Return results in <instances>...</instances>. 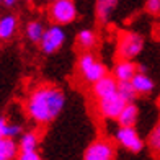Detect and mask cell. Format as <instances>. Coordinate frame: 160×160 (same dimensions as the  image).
<instances>
[{"instance_id":"cell-1","label":"cell","mask_w":160,"mask_h":160,"mask_svg":"<svg viewBox=\"0 0 160 160\" xmlns=\"http://www.w3.org/2000/svg\"><path fill=\"white\" fill-rule=\"evenodd\" d=\"M65 106L64 92L56 85L41 83L30 92L25 110L31 121L36 124H49L59 116Z\"/></svg>"},{"instance_id":"cell-2","label":"cell","mask_w":160,"mask_h":160,"mask_svg":"<svg viewBox=\"0 0 160 160\" xmlns=\"http://www.w3.org/2000/svg\"><path fill=\"white\" fill-rule=\"evenodd\" d=\"M77 70L80 78L85 83L93 85L95 82H98L100 78H103L105 75H108V69L106 65L98 61L92 52H82L77 59Z\"/></svg>"},{"instance_id":"cell-3","label":"cell","mask_w":160,"mask_h":160,"mask_svg":"<svg viewBox=\"0 0 160 160\" xmlns=\"http://www.w3.org/2000/svg\"><path fill=\"white\" fill-rule=\"evenodd\" d=\"M48 17L51 23L65 26L77 20L78 10L74 0H56V2H51L48 7Z\"/></svg>"},{"instance_id":"cell-4","label":"cell","mask_w":160,"mask_h":160,"mask_svg":"<svg viewBox=\"0 0 160 160\" xmlns=\"http://www.w3.org/2000/svg\"><path fill=\"white\" fill-rule=\"evenodd\" d=\"M144 36L136 31H124L119 34L118 44H116V54L119 59H131L137 57L144 49Z\"/></svg>"},{"instance_id":"cell-5","label":"cell","mask_w":160,"mask_h":160,"mask_svg":"<svg viewBox=\"0 0 160 160\" xmlns=\"http://www.w3.org/2000/svg\"><path fill=\"white\" fill-rule=\"evenodd\" d=\"M65 39H67V34H65L64 28L61 25H49L46 26V31L42 34V39L39 41V49L42 54L46 56H52L57 51H61L62 46L65 44Z\"/></svg>"},{"instance_id":"cell-6","label":"cell","mask_w":160,"mask_h":160,"mask_svg":"<svg viewBox=\"0 0 160 160\" xmlns=\"http://www.w3.org/2000/svg\"><path fill=\"white\" fill-rule=\"evenodd\" d=\"M114 141L121 147H124L129 152H134V154H139L145 145L136 126H119L114 131Z\"/></svg>"},{"instance_id":"cell-7","label":"cell","mask_w":160,"mask_h":160,"mask_svg":"<svg viewBox=\"0 0 160 160\" xmlns=\"http://www.w3.org/2000/svg\"><path fill=\"white\" fill-rule=\"evenodd\" d=\"M128 101L122 98L118 92L113 93L110 97H105L97 101V110L100 113L101 118L105 119H118V116L121 114V111L124 110Z\"/></svg>"},{"instance_id":"cell-8","label":"cell","mask_w":160,"mask_h":160,"mask_svg":"<svg viewBox=\"0 0 160 160\" xmlns=\"http://www.w3.org/2000/svg\"><path fill=\"white\" fill-rule=\"evenodd\" d=\"M116 149L111 141L108 139H95L83 152V160H114Z\"/></svg>"},{"instance_id":"cell-9","label":"cell","mask_w":160,"mask_h":160,"mask_svg":"<svg viewBox=\"0 0 160 160\" xmlns=\"http://www.w3.org/2000/svg\"><path fill=\"white\" fill-rule=\"evenodd\" d=\"M116 92H118V80L113 75H105L103 78H100L98 82H95L92 85V93L97 100L110 97Z\"/></svg>"},{"instance_id":"cell-10","label":"cell","mask_w":160,"mask_h":160,"mask_svg":"<svg viewBox=\"0 0 160 160\" xmlns=\"http://www.w3.org/2000/svg\"><path fill=\"white\" fill-rule=\"evenodd\" d=\"M136 72H137V65L131 59H118L116 64L113 65L111 75L118 82H129L136 75Z\"/></svg>"},{"instance_id":"cell-11","label":"cell","mask_w":160,"mask_h":160,"mask_svg":"<svg viewBox=\"0 0 160 160\" xmlns=\"http://www.w3.org/2000/svg\"><path fill=\"white\" fill-rule=\"evenodd\" d=\"M131 83L136 88L137 95H150L155 88L154 80H152V77L145 70H137L136 75L131 78Z\"/></svg>"},{"instance_id":"cell-12","label":"cell","mask_w":160,"mask_h":160,"mask_svg":"<svg viewBox=\"0 0 160 160\" xmlns=\"http://www.w3.org/2000/svg\"><path fill=\"white\" fill-rule=\"evenodd\" d=\"M119 0H97L95 2V17L101 25H106L111 20Z\"/></svg>"},{"instance_id":"cell-13","label":"cell","mask_w":160,"mask_h":160,"mask_svg":"<svg viewBox=\"0 0 160 160\" xmlns=\"http://www.w3.org/2000/svg\"><path fill=\"white\" fill-rule=\"evenodd\" d=\"M18 17L13 13H7L0 18V39L2 41H8L18 31Z\"/></svg>"},{"instance_id":"cell-14","label":"cell","mask_w":160,"mask_h":160,"mask_svg":"<svg viewBox=\"0 0 160 160\" xmlns=\"http://www.w3.org/2000/svg\"><path fill=\"white\" fill-rule=\"evenodd\" d=\"M20 144L13 137H0V160H17Z\"/></svg>"},{"instance_id":"cell-15","label":"cell","mask_w":160,"mask_h":160,"mask_svg":"<svg viewBox=\"0 0 160 160\" xmlns=\"http://www.w3.org/2000/svg\"><path fill=\"white\" fill-rule=\"evenodd\" d=\"M46 31V26L41 20H30L25 26V36L30 42L39 44V41L42 39V34Z\"/></svg>"},{"instance_id":"cell-16","label":"cell","mask_w":160,"mask_h":160,"mask_svg":"<svg viewBox=\"0 0 160 160\" xmlns=\"http://www.w3.org/2000/svg\"><path fill=\"white\" fill-rule=\"evenodd\" d=\"M137 118H139V108L134 101H129V103H126L124 110L121 111L116 121H118L119 126H136Z\"/></svg>"},{"instance_id":"cell-17","label":"cell","mask_w":160,"mask_h":160,"mask_svg":"<svg viewBox=\"0 0 160 160\" xmlns=\"http://www.w3.org/2000/svg\"><path fill=\"white\" fill-rule=\"evenodd\" d=\"M75 42L80 49L83 51H90L95 48V44L98 42V36L97 33L92 30V28H83V30H80L75 36Z\"/></svg>"},{"instance_id":"cell-18","label":"cell","mask_w":160,"mask_h":160,"mask_svg":"<svg viewBox=\"0 0 160 160\" xmlns=\"http://www.w3.org/2000/svg\"><path fill=\"white\" fill-rule=\"evenodd\" d=\"M20 150L21 152H31V150H38L39 145V136L34 131H26L20 136Z\"/></svg>"},{"instance_id":"cell-19","label":"cell","mask_w":160,"mask_h":160,"mask_svg":"<svg viewBox=\"0 0 160 160\" xmlns=\"http://www.w3.org/2000/svg\"><path fill=\"white\" fill-rule=\"evenodd\" d=\"M23 134V129H21L20 124H15V122H10L8 119L2 116L0 118V137H18Z\"/></svg>"},{"instance_id":"cell-20","label":"cell","mask_w":160,"mask_h":160,"mask_svg":"<svg viewBox=\"0 0 160 160\" xmlns=\"http://www.w3.org/2000/svg\"><path fill=\"white\" fill-rule=\"evenodd\" d=\"M118 93L128 101V103L129 101H134V98L137 95V92L132 87V83H131V80L129 82H118Z\"/></svg>"},{"instance_id":"cell-21","label":"cell","mask_w":160,"mask_h":160,"mask_svg":"<svg viewBox=\"0 0 160 160\" xmlns=\"http://www.w3.org/2000/svg\"><path fill=\"white\" fill-rule=\"evenodd\" d=\"M147 144H149V147H150L152 150H154V152L160 154V121L154 126V129L150 131Z\"/></svg>"},{"instance_id":"cell-22","label":"cell","mask_w":160,"mask_h":160,"mask_svg":"<svg viewBox=\"0 0 160 160\" xmlns=\"http://www.w3.org/2000/svg\"><path fill=\"white\" fill-rule=\"evenodd\" d=\"M145 10L150 15H160V0H145Z\"/></svg>"},{"instance_id":"cell-23","label":"cell","mask_w":160,"mask_h":160,"mask_svg":"<svg viewBox=\"0 0 160 160\" xmlns=\"http://www.w3.org/2000/svg\"><path fill=\"white\" fill-rule=\"evenodd\" d=\"M17 160H42V157L38 154V150H31V152H21L20 150Z\"/></svg>"},{"instance_id":"cell-24","label":"cell","mask_w":160,"mask_h":160,"mask_svg":"<svg viewBox=\"0 0 160 160\" xmlns=\"http://www.w3.org/2000/svg\"><path fill=\"white\" fill-rule=\"evenodd\" d=\"M0 2H2V5L5 8H13V7L18 3V0H0Z\"/></svg>"},{"instance_id":"cell-25","label":"cell","mask_w":160,"mask_h":160,"mask_svg":"<svg viewBox=\"0 0 160 160\" xmlns=\"http://www.w3.org/2000/svg\"><path fill=\"white\" fill-rule=\"evenodd\" d=\"M23 2H33V0H23Z\"/></svg>"},{"instance_id":"cell-26","label":"cell","mask_w":160,"mask_h":160,"mask_svg":"<svg viewBox=\"0 0 160 160\" xmlns=\"http://www.w3.org/2000/svg\"><path fill=\"white\" fill-rule=\"evenodd\" d=\"M48 2H49V3H51V2H56V0H48Z\"/></svg>"}]
</instances>
